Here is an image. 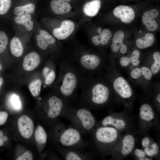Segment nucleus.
<instances>
[{
  "mask_svg": "<svg viewBox=\"0 0 160 160\" xmlns=\"http://www.w3.org/2000/svg\"><path fill=\"white\" fill-rule=\"evenodd\" d=\"M63 68L59 90L63 99L66 101L74 95L84 78L81 77L82 72L79 68L71 63H63Z\"/></svg>",
  "mask_w": 160,
  "mask_h": 160,
  "instance_id": "1",
  "label": "nucleus"
},
{
  "mask_svg": "<svg viewBox=\"0 0 160 160\" xmlns=\"http://www.w3.org/2000/svg\"><path fill=\"white\" fill-rule=\"evenodd\" d=\"M63 116H65L70 122L73 127L81 133L92 130L95 124V119L92 113L85 108H67Z\"/></svg>",
  "mask_w": 160,
  "mask_h": 160,
  "instance_id": "2",
  "label": "nucleus"
},
{
  "mask_svg": "<svg viewBox=\"0 0 160 160\" xmlns=\"http://www.w3.org/2000/svg\"><path fill=\"white\" fill-rule=\"evenodd\" d=\"M81 87L83 88L81 98L86 105L89 103L102 105L108 100L110 95L108 87L101 83H97L92 86H88L83 80Z\"/></svg>",
  "mask_w": 160,
  "mask_h": 160,
  "instance_id": "3",
  "label": "nucleus"
},
{
  "mask_svg": "<svg viewBox=\"0 0 160 160\" xmlns=\"http://www.w3.org/2000/svg\"><path fill=\"white\" fill-rule=\"evenodd\" d=\"M59 141L64 147L71 148L78 147L82 142L81 133L73 127L65 128L63 125Z\"/></svg>",
  "mask_w": 160,
  "mask_h": 160,
  "instance_id": "4",
  "label": "nucleus"
},
{
  "mask_svg": "<svg viewBox=\"0 0 160 160\" xmlns=\"http://www.w3.org/2000/svg\"><path fill=\"white\" fill-rule=\"evenodd\" d=\"M118 134L117 129L109 126H103L97 128L94 136L98 143L108 144L115 141L118 138Z\"/></svg>",
  "mask_w": 160,
  "mask_h": 160,
  "instance_id": "5",
  "label": "nucleus"
},
{
  "mask_svg": "<svg viewBox=\"0 0 160 160\" xmlns=\"http://www.w3.org/2000/svg\"><path fill=\"white\" fill-rule=\"evenodd\" d=\"M100 61V58L96 55L85 54L81 57L77 63L82 72L88 73L96 69Z\"/></svg>",
  "mask_w": 160,
  "mask_h": 160,
  "instance_id": "6",
  "label": "nucleus"
},
{
  "mask_svg": "<svg viewBox=\"0 0 160 160\" xmlns=\"http://www.w3.org/2000/svg\"><path fill=\"white\" fill-rule=\"evenodd\" d=\"M49 108L47 111L48 116L51 119H55L63 114L67 108L66 101L56 96L51 97L48 101Z\"/></svg>",
  "mask_w": 160,
  "mask_h": 160,
  "instance_id": "7",
  "label": "nucleus"
},
{
  "mask_svg": "<svg viewBox=\"0 0 160 160\" xmlns=\"http://www.w3.org/2000/svg\"><path fill=\"white\" fill-rule=\"evenodd\" d=\"M17 124L19 131L23 137L28 139L32 136L34 125L30 118L25 115L21 116L18 119Z\"/></svg>",
  "mask_w": 160,
  "mask_h": 160,
  "instance_id": "8",
  "label": "nucleus"
},
{
  "mask_svg": "<svg viewBox=\"0 0 160 160\" xmlns=\"http://www.w3.org/2000/svg\"><path fill=\"white\" fill-rule=\"evenodd\" d=\"M75 27L74 23L70 20L63 21L58 28L53 31V34L58 39L64 40L69 37L73 31Z\"/></svg>",
  "mask_w": 160,
  "mask_h": 160,
  "instance_id": "9",
  "label": "nucleus"
},
{
  "mask_svg": "<svg viewBox=\"0 0 160 160\" xmlns=\"http://www.w3.org/2000/svg\"><path fill=\"white\" fill-rule=\"evenodd\" d=\"M114 15L126 24L131 23L135 17V13L131 7L125 5H120L115 7L113 11Z\"/></svg>",
  "mask_w": 160,
  "mask_h": 160,
  "instance_id": "10",
  "label": "nucleus"
},
{
  "mask_svg": "<svg viewBox=\"0 0 160 160\" xmlns=\"http://www.w3.org/2000/svg\"><path fill=\"white\" fill-rule=\"evenodd\" d=\"M114 88L121 97L128 98L132 96V91L129 83L123 77H119L115 79L113 83Z\"/></svg>",
  "mask_w": 160,
  "mask_h": 160,
  "instance_id": "11",
  "label": "nucleus"
},
{
  "mask_svg": "<svg viewBox=\"0 0 160 160\" xmlns=\"http://www.w3.org/2000/svg\"><path fill=\"white\" fill-rule=\"evenodd\" d=\"M159 14L158 11L155 9L146 11L143 14L142 17V21L149 31H154L158 28V24L154 19L158 17Z\"/></svg>",
  "mask_w": 160,
  "mask_h": 160,
  "instance_id": "12",
  "label": "nucleus"
},
{
  "mask_svg": "<svg viewBox=\"0 0 160 160\" xmlns=\"http://www.w3.org/2000/svg\"><path fill=\"white\" fill-rule=\"evenodd\" d=\"M40 61V57L37 52H31L24 58L23 63V68L27 71H32L38 66Z\"/></svg>",
  "mask_w": 160,
  "mask_h": 160,
  "instance_id": "13",
  "label": "nucleus"
},
{
  "mask_svg": "<svg viewBox=\"0 0 160 160\" xmlns=\"http://www.w3.org/2000/svg\"><path fill=\"white\" fill-rule=\"evenodd\" d=\"M51 9L54 13L57 15H62L69 12L71 7L68 2L53 0L50 3Z\"/></svg>",
  "mask_w": 160,
  "mask_h": 160,
  "instance_id": "14",
  "label": "nucleus"
},
{
  "mask_svg": "<svg viewBox=\"0 0 160 160\" xmlns=\"http://www.w3.org/2000/svg\"><path fill=\"white\" fill-rule=\"evenodd\" d=\"M135 144V140L133 136L131 134L125 135L122 141V147L121 150L122 154L128 155L133 151Z\"/></svg>",
  "mask_w": 160,
  "mask_h": 160,
  "instance_id": "15",
  "label": "nucleus"
},
{
  "mask_svg": "<svg viewBox=\"0 0 160 160\" xmlns=\"http://www.w3.org/2000/svg\"><path fill=\"white\" fill-rule=\"evenodd\" d=\"M101 5V2L100 0H93L88 2L84 6V12L88 16H95L99 12Z\"/></svg>",
  "mask_w": 160,
  "mask_h": 160,
  "instance_id": "16",
  "label": "nucleus"
},
{
  "mask_svg": "<svg viewBox=\"0 0 160 160\" xmlns=\"http://www.w3.org/2000/svg\"><path fill=\"white\" fill-rule=\"evenodd\" d=\"M101 124L103 126H112L116 129L121 130L126 126V122L121 119H116L111 116H108L102 120Z\"/></svg>",
  "mask_w": 160,
  "mask_h": 160,
  "instance_id": "17",
  "label": "nucleus"
},
{
  "mask_svg": "<svg viewBox=\"0 0 160 160\" xmlns=\"http://www.w3.org/2000/svg\"><path fill=\"white\" fill-rule=\"evenodd\" d=\"M111 36L112 33L110 30L105 29L99 35L93 36L92 38V41L96 46L100 44L105 45L108 44Z\"/></svg>",
  "mask_w": 160,
  "mask_h": 160,
  "instance_id": "18",
  "label": "nucleus"
},
{
  "mask_svg": "<svg viewBox=\"0 0 160 160\" xmlns=\"http://www.w3.org/2000/svg\"><path fill=\"white\" fill-rule=\"evenodd\" d=\"M155 40L154 35L148 33L143 37L137 39L136 41V44L139 48L145 49L151 47L153 44Z\"/></svg>",
  "mask_w": 160,
  "mask_h": 160,
  "instance_id": "19",
  "label": "nucleus"
},
{
  "mask_svg": "<svg viewBox=\"0 0 160 160\" xmlns=\"http://www.w3.org/2000/svg\"><path fill=\"white\" fill-rule=\"evenodd\" d=\"M140 52L137 50H135L133 52L132 56L130 57H123L120 60L121 65L123 67L128 65L130 63L135 66H137L140 63L139 58Z\"/></svg>",
  "mask_w": 160,
  "mask_h": 160,
  "instance_id": "20",
  "label": "nucleus"
},
{
  "mask_svg": "<svg viewBox=\"0 0 160 160\" xmlns=\"http://www.w3.org/2000/svg\"><path fill=\"white\" fill-rule=\"evenodd\" d=\"M63 150V156L67 160H81L87 159V156L78 151L71 149Z\"/></svg>",
  "mask_w": 160,
  "mask_h": 160,
  "instance_id": "21",
  "label": "nucleus"
},
{
  "mask_svg": "<svg viewBox=\"0 0 160 160\" xmlns=\"http://www.w3.org/2000/svg\"><path fill=\"white\" fill-rule=\"evenodd\" d=\"M139 114L141 119L147 121H151L154 119L155 117L152 108L147 103L143 104L141 106Z\"/></svg>",
  "mask_w": 160,
  "mask_h": 160,
  "instance_id": "22",
  "label": "nucleus"
},
{
  "mask_svg": "<svg viewBox=\"0 0 160 160\" xmlns=\"http://www.w3.org/2000/svg\"><path fill=\"white\" fill-rule=\"evenodd\" d=\"M10 48L11 53L17 57L21 56L23 53V47L22 44L17 37H14L11 40Z\"/></svg>",
  "mask_w": 160,
  "mask_h": 160,
  "instance_id": "23",
  "label": "nucleus"
},
{
  "mask_svg": "<svg viewBox=\"0 0 160 160\" xmlns=\"http://www.w3.org/2000/svg\"><path fill=\"white\" fill-rule=\"evenodd\" d=\"M32 17L30 14L17 15L15 18V22L23 25L28 31L32 30L33 27V22L31 20Z\"/></svg>",
  "mask_w": 160,
  "mask_h": 160,
  "instance_id": "24",
  "label": "nucleus"
},
{
  "mask_svg": "<svg viewBox=\"0 0 160 160\" xmlns=\"http://www.w3.org/2000/svg\"><path fill=\"white\" fill-rule=\"evenodd\" d=\"M130 75L131 77L134 79H137L143 75L146 79L150 80L152 78L153 74L149 69L143 66L141 68H136L134 69L131 71Z\"/></svg>",
  "mask_w": 160,
  "mask_h": 160,
  "instance_id": "25",
  "label": "nucleus"
},
{
  "mask_svg": "<svg viewBox=\"0 0 160 160\" xmlns=\"http://www.w3.org/2000/svg\"><path fill=\"white\" fill-rule=\"evenodd\" d=\"M124 37V33L121 30L118 31L115 33L113 38L112 43L111 47L113 52H117L119 51L124 44L123 42Z\"/></svg>",
  "mask_w": 160,
  "mask_h": 160,
  "instance_id": "26",
  "label": "nucleus"
},
{
  "mask_svg": "<svg viewBox=\"0 0 160 160\" xmlns=\"http://www.w3.org/2000/svg\"><path fill=\"white\" fill-rule=\"evenodd\" d=\"M35 8V5L32 3L15 7L14 13L16 15L30 14L33 12Z\"/></svg>",
  "mask_w": 160,
  "mask_h": 160,
  "instance_id": "27",
  "label": "nucleus"
},
{
  "mask_svg": "<svg viewBox=\"0 0 160 160\" xmlns=\"http://www.w3.org/2000/svg\"><path fill=\"white\" fill-rule=\"evenodd\" d=\"M35 139L36 142L40 144H45L47 141V134L44 128L39 125L36 127L35 132Z\"/></svg>",
  "mask_w": 160,
  "mask_h": 160,
  "instance_id": "28",
  "label": "nucleus"
},
{
  "mask_svg": "<svg viewBox=\"0 0 160 160\" xmlns=\"http://www.w3.org/2000/svg\"><path fill=\"white\" fill-rule=\"evenodd\" d=\"M42 81L37 79L32 81L28 85V88L33 96L36 97L39 95L42 86Z\"/></svg>",
  "mask_w": 160,
  "mask_h": 160,
  "instance_id": "29",
  "label": "nucleus"
},
{
  "mask_svg": "<svg viewBox=\"0 0 160 160\" xmlns=\"http://www.w3.org/2000/svg\"><path fill=\"white\" fill-rule=\"evenodd\" d=\"M154 61L151 67V71L153 74L158 73L160 70V53L157 51L153 55Z\"/></svg>",
  "mask_w": 160,
  "mask_h": 160,
  "instance_id": "30",
  "label": "nucleus"
},
{
  "mask_svg": "<svg viewBox=\"0 0 160 160\" xmlns=\"http://www.w3.org/2000/svg\"><path fill=\"white\" fill-rule=\"evenodd\" d=\"M9 102L11 107L15 110L18 111L21 108V103L19 97L16 94L13 93L10 95Z\"/></svg>",
  "mask_w": 160,
  "mask_h": 160,
  "instance_id": "31",
  "label": "nucleus"
},
{
  "mask_svg": "<svg viewBox=\"0 0 160 160\" xmlns=\"http://www.w3.org/2000/svg\"><path fill=\"white\" fill-rule=\"evenodd\" d=\"M8 43V38L5 33L0 31V54L5 50Z\"/></svg>",
  "mask_w": 160,
  "mask_h": 160,
  "instance_id": "32",
  "label": "nucleus"
},
{
  "mask_svg": "<svg viewBox=\"0 0 160 160\" xmlns=\"http://www.w3.org/2000/svg\"><path fill=\"white\" fill-rule=\"evenodd\" d=\"M11 4V0H0V15L6 14Z\"/></svg>",
  "mask_w": 160,
  "mask_h": 160,
  "instance_id": "33",
  "label": "nucleus"
},
{
  "mask_svg": "<svg viewBox=\"0 0 160 160\" xmlns=\"http://www.w3.org/2000/svg\"><path fill=\"white\" fill-rule=\"evenodd\" d=\"M39 34L42 36L49 44H54L55 42V38L47 31L44 30H41L39 32Z\"/></svg>",
  "mask_w": 160,
  "mask_h": 160,
  "instance_id": "34",
  "label": "nucleus"
},
{
  "mask_svg": "<svg viewBox=\"0 0 160 160\" xmlns=\"http://www.w3.org/2000/svg\"><path fill=\"white\" fill-rule=\"evenodd\" d=\"M36 39L38 46L42 49H46L49 45L47 41L40 34L36 36Z\"/></svg>",
  "mask_w": 160,
  "mask_h": 160,
  "instance_id": "35",
  "label": "nucleus"
},
{
  "mask_svg": "<svg viewBox=\"0 0 160 160\" xmlns=\"http://www.w3.org/2000/svg\"><path fill=\"white\" fill-rule=\"evenodd\" d=\"M55 78L56 73L55 71L51 68L48 75L45 78V84L47 85L51 84L54 82Z\"/></svg>",
  "mask_w": 160,
  "mask_h": 160,
  "instance_id": "36",
  "label": "nucleus"
},
{
  "mask_svg": "<svg viewBox=\"0 0 160 160\" xmlns=\"http://www.w3.org/2000/svg\"><path fill=\"white\" fill-rule=\"evenodd\" d=\"M135 155L140 160H151L150 158H146L145 153L142 150L138 149H136L134 151Z\"/></svg>",
  "mask_w": 160,
  "mask_h": 160,
  "instance_id": "37",
  "label": "nucleus"
},
{
  "mask_svg": "<svg viewBox=\"0 0 160 160\" xmlns=\"http://www.w3.org/2000/svg\"><path fill=\"white\" fill-rule=\"evenodd\" d=\"M33 156L32 152L29 151L24 152L22 155L17 158V160H32Z\"/></svg>",
  "mask_w": 160,
  "mask_h": 160,
  "instance_id": "38",
  "label": "nucleus"
},
{
  "mask_svg": "<svg viewBox=\"0 0 160 160\" xmlns=\"http://www.w3.org/2000/svg\"><path fill=\"white\" fill-rule=\"evenodd\" d=\"M8 116V114L7 112L0 111V125H3L6 123Z\"/></svg>",
  "mask_w": 160,
  "mask_h": 160,
  "instance_id": "39",
  "label": "nucleus"
},
{
  "mask_svg": "<svg viewBox=\"0 0 160 160\" xmlns=\"http://www.w3.org/2000/svg\"><path fill=\"white\" fill-rule=\"evenodd\" d=\"M151 148H150L151 153L153 156L157 155L159 151V147L157 144L154 143L150 146Z\"/></svg>",
  "mask_w": 160,
  "mask_h": 160,
  "instance_id": "40",
  "label": "nucleus"
},
{
  "mask_svg": "<svg viewBox=\"0 0 160 160\" xmlns=\"http://www.w3.org/2000/svg\"><path fill=\"white\" fill-rule=\"evenodd\" d=\"M142 145L144 147H150V140L147 137H144L141 142Z\"/></svg>",
  "mask_w": 160,
  "mask_h": 160,
  "instance_id": "41",
  "label": "nucleus"
},
{
  "mask_svg": "<svg viewBox=\"0 0 160 160\" xmlns=\"http://www.w3.org/2000/svg\"><path fill=\"white\" fill-rule=\"evenodd\" d=\"M51 68H50L47 67H44L42 70V74L43 77L45 78L49 72Z\"/></svg>",
  "mask_w": 160,
  "mask_h": 160,
  "instance_id": "42",
  "label": "nucleus"
},
{
  "mask_svg": "<svg viewBox=\"0 0 160 160\" xmlns=\"http://www.w3.org/2000/svg\"><path fill=\"white\" fill-rule=\"evenodd\" d=\"M144 152L145 154L150 157H153V156L151 153L150 148L149 147H145Z\"/></svg>",
  "mask_w": 160,
  "mask_h": 160,
  "instance_id": "43",
  "label": "nucleus"
},
{
  "mask_svg": "<svg viewBox=\"0 0 160 160\" xmlns=\"http://www.w3.org/2000/svg\"><path fill=\"white\" fill-rule=\"evenodd\" d=\"M127 50V47L124 43L120 47V52L121 53L123 54L126 53Z\"/></svg>",
  "mask_w": 160,
  "mask_h": 160,
  "instance_id": "44",
  "label": "nucleus"
},
{
  "mask_svg": "<svg viewBox=\"0 0 160 160\" xmlns=\"http://www.w3.org/2000/svg\"><path fill=\"white\" fill-rule=\"evenodd\" d=\"M3 135V132L0 130V146H2L4 145V142L2 139Z\"/></svg>",
  "mask_w": 160,
  "mask_h": 160,
  "instance_id": "45",
  "label": "nucleus"
},
{
  "mask_svg": "<svg viewBox=\"0 0 160 160\" xmlns=\"http://www.w3.org/2000/svg\"><path fill=\"white\" fill-rule=\"evenodd\" d=\"M2 139L4 142L7 141L8 139V137L5 136H3L2 137Z\"/></svg>",
  "mask_w": 160,
  "mask_h": 160,
  "instance_id": "46",
  "label": "nucleus"
},
{
  "mask_svg": "<svg viewBox=\"0 0 160 160\" xmlns=\"http://www.w3.org/2000/svg\"><path fill=\"white\" fill-rule=\"evenodd\" d=\"M3 83V79L2 78L0 77V91L1 89V87Z\"/></svg>",
  "mask_w": 160,
  "mask_h": 160,
  "instance_id": "47",
  "label": "nucleus"
},
{
  "mask_svg": "<svg viewBox=\"0 0 160 160\" xmlns=\"http://www.w3.org/2000/svg\"><path fill=\"white\" fill-rule=\"evenodd\" d=\"M156 98L158 102L160 103V93L157 96Z\"/></svg>",
  "mask_w": 160,
  "mask_h": 160,
  "instance_id": "48",
  "label": "nucleus"
},
{
  "mask_svg": "<svg viewBox=\"0 0 160 160\" xmlns=\"http://www.w3.org/2000/svg\"><path fill=\"white\" fill-rule=\"evenodd\" d=\"M57 1L69 2L71 1V0H56Z\"/></svg>",
  "mask_w": 160,
  "mask_h": 160,
  "instance_id": "49",
  "label": "nucleus"
},
{
  "mask_svg": "<svg viewBox=\"0 0 160 160\" xmlns=\"http://www.w3.org/2000/svg\"><path fill=\"white\" fill-rule=\"evenodd\" d=\"M2 66L1 64V61L0 60V71L2 70Z\"/></svg>",
  "mask_w": 160,
  "mask_h": 160,
  "instance_id": "50",
  "label": "nucleus"
}]
</instances>
